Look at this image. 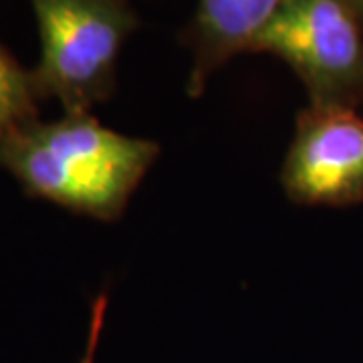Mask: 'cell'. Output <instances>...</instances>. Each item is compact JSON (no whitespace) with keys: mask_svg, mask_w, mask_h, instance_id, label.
Instances as JSON below:
<instances>
[{"mask_svg":"<svg viewBox=\"0 0 363 363\" xmlns=\"http://www.w3.org/2000/svg\"><path fill=\"white\" fill-rule=\"evenodd\" d=\"M160 143L65 113L26 125L0 145V166L26 194L95 220H119L160 156Z\"/></svg>","mask_w":363,"mask_h":363,"instance_id":"1","label":"cell"},{"mask_svg":"<svg viewBox=\"0 0 363 363\" xmlns=\"http://www.w3.org/2000/svg\"><path fill=\"white\" fill-rule=\"evenodd\" d=\"M40 39L33 71L40 99L91 113L116 89L117 61L140 26L128 0H30Z\"/></svg>","mask_w":363,"mask_h":363,"instance_id":"2","label":"cell"},{"mask_svg":"<svg viewBox=\"0 0 363 363\" xmlns=\"http://www.w3.org/2000/svg\"><path fill=\"white\" fill-rule=\"evenodd\" d=\"M250 51L285 61L309 104L363 107V18L347 0H285Z\"/></svg>","mask_w":363,"mask_h":363,"instance_id":"3","label":"cell"},{"mask_svg":"<svg viewBox=\"0 0 363 363\" xmlns=\"http://www.w3.org/2000/svg\"><path fill=\"white\" fill-rule=\"evenodd\" d=\"M279 180L286 198L298 206L362 204V109L319 104L303 107Z\"/></svg>","mask_w":363,"mask_h":363,"instance_id":"4","label":"cell"},{"mask_svg":"<svg viewBox=\"0 0 363 363\" xmlns=\"http://www.w3.org/2000/svg\"><path fill=\"white\" fill-rule=\"evenodd\" d=\"M285 0H198L188 39L194 61L188 93L198 97L208 79L226 61L250 51L262 28L271 23Z\"/></svg>","mask_w":363,"mask_h":363,"instance_id":"5","label":"cell"},{"mask_svg":"<svg viewBox=\"0 0 363 363\" xmlns=\"http://www.w3.org/2000/svg\"><path fill=\"white\" fill-rule=\"evenodd\" d=\"M39 101L33 71L0 45V145L39 119Z\"/></svg>","mask_w":363,"mask_h":363,"instance_id":"6","label":"cell"},{"mask_svg":"<svg viewBox=\"0 0 363 363\" xmlns=\"http://www.w3.org/2000/svg\"><path fill=\"white\" fill-rule=\"evenodd\" d=\"M107 305L109 298L107 295H97L91 303V317H89V331H87V343H85V351L81 355L79 363H95L97 357V350H99V341H101V333H104L105 315H107Z\"/></svg>","mask_w":363,"mask_h":363,"instance_id":"7","label":"cell"},{"mask_svg":"<svg viewBox=\"0 0 363 363\" xmlns=\"http://www.w3.org/2000/svg\"><path fill=\"white\" fill-rule=\"evenodd\" d=\"M347 2H350L351 6L357 11V14L363 18V0H347Z\"/></svg>","mask_w":363,"mask_h":363,"instance_id":"8","label":"cell"}]
</instances>
